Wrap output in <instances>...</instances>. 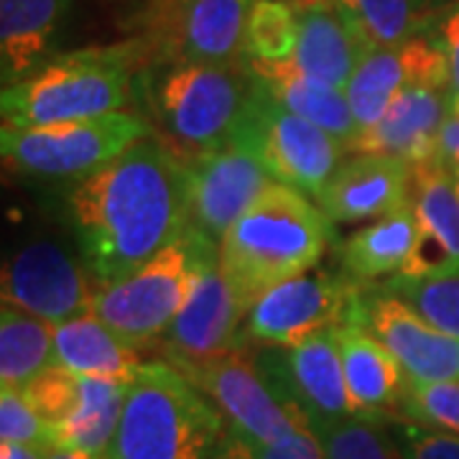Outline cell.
Returning a JSON list of instances; mask_svg holds the SVG:
<instances>
[{
	"instance_id": "1",
	"label": "cell",
	"mask_w": 459,
	"mask_h": 459,
	"mask_svg": "<svg viewBox=\"0 0 459 459\" xmlns=\"http://www.w3.org/2000/svg\"><path fill=\"white\" fill-rule=\"evenodd\" d=\"M69 220L100 289L126 279L189 225L186 164L151 133L77 181Z\"/></svg>"
},
{
	"instance_id": "2",
	"label": "cell",
	"mask_w": 459,
	"mask_h": 459,
	"mask_svg": "<svg viewBox=\"0 0 459 459\" xmlns=\"http://www.w3.org/2000/svg\"><path fill=\"white\" fill-rule=\"evenodd\" d=\"M327 214L273 181L217 246V263L247 309L281 281L312 271L332 238Z\"/></svg>"
},
{
	"instance_id": "3",
	"label": "cell",
	"mask_w": 459,
	"mask_h": 459,
	"mask_svg": "<svg viewBox=\"0 0 459 459\" xmlns=\"http://www.w3.org/2000/svg\"><path fill=\"white\" fill-rule=\"evenodd\" d=\"M146 69L138 39L51 56L29 77L3 87V128H31L126 110L135 74Z\"/></svg>"
},
{
	"instance_id": "4",
	"label": "cell",
	"mask_w": 459,
	"mask_h": 459,
	"mask_svg": "<svg viewBox=\"0 0 459 459\" xmlns=\"http://www.w3.org/2000/svg\"><path fill=\"white\" fill-rule=\"evenodd\" d=\"M228 431L222 411L169 362H146L131 383L110 459H212Z\"/></svg>"
},
{
	"instance_id": "5",
	"label": "cell",
	"mask_w": 459,
	"mask_h": 459,
	"mask_svg": "<svg viewBox=\"0 0 459 459\" xmlns=\"http://www.w3.org/2000/svg\"><path fill=\"white\" fill-rule=\"evenodd\" d=\"M250 87L246 59L161 65L156 82L148 84L151 133L192 164L232 138Z\"/></svg>"
},
{
	"instance_id": "6",
	"label": "cell",
	"mask_w": 459,
	"mask_h": 459,
	"mask_svg": "<svg viewBox=\"0 0 459 459\" xmlns=\"http://www.w3.org/2000/svg\"><path fill=\"white\" fill-rule=\"evenodd\" d=\"M217 261V243L186 225L177 240L135 268L126 279L102 286L92 314L123 340L148 350L161 342L197 286L202 271Z\"/></svg>"
},
{
	"instance_id": "7",
	"label": "cell",
	"mask_w": 459,
	"mask_h": 459,
	"mask_svg": "<svg viewBox=\"0 0 459 459\" xmlns=\"http://www.w3.org/2000/svg\"><path fill=\"white\" fill-rule=\"evenodd\" d=\"M151 135V123L131 110L65 120L31 128H3V164L36 179H84L113 161L135 141Z\"/></svg>"
},
{
	"instance_id": "8",
	"label": "cell",
	"mask_w": 459,
	"mask_h": 459,
	"mask_svg": "<svg viewBox=\"0 0 459 459\" xmlns=\"http://www.w3.org/2000/svg\"><path fill=\"white\" fill-rule=\"evenodd\" d=\"M235 133L250 143L273 179L312 197L322 195L347 153L342 141L283 108L255 80Z\"/></svg>"
},
{
	"instance_id": "9",
	"label": "cell",
	"mask_w": 459,
	"mask_h": 459,
	"mask_svg": "<svg viewBox=\"0 0 459 459\" xmlns=\"http://www.w3.org/2000/svg\"><path fill=\"white\" fill-rule=\"evenodd\" d=\"M360 283L327 271L301 273L268 289L247 309L246 340L271 350L296 347L332 327L358 325Z\"/></svg>"
},
{
	"instance_id": "10",
	"label": "cell",
	"mask_w": 459,
	"mask_h": 459,
	"mask_svg": "<svg viewBox=\"0 0 459 459\" xmlns=\"http://www.w3.org/2000/svg\"><path fill=\"white\" fill-rule=\"evenodd\" d=\"M255 0H151L138 39L151 65L238 62L247 13Z\"/></svg>"
},
{
	"instance_id": "11",
	"label": "cell",
	"mask_w": 459,
	"mask_h": 459,
	"mask_svg": "<svg viewBox=\"0 0 459 459\" xmlns=\"http://www.w3.org/2000/svg\"><path fill=\"white\" fill-rule=\"evenodd\" d=\"M100 286L82 253L59 238L39 235L13 250L3 265V304L18 307L49 325L92 312Z\"/></svg>"
},
{
	"instance_id": "12",
	"label": "cell",
	"mask_w": 459,
	"mask_h": 459,
	"mask_svg": "<svg viewBox=\"0 0 459 459\" xmlns=\"http://www.w3.org/2000/svg\"><path fill=\"white\" fill-rule=\"evenodd\" d=\"M181 376L210 395V401L222 411L228 427L243 434L250 444H279L291 437L299 424L309 421L304 411L286 403L276 394L258 358H250L243 347Z\"/></svg>"
},
{
	"instance_id": "13",
	"label": "cell",
	"mask_w": 459,
	"mask_h": 459,
	"mask_svg": "<svg viewBox=\"0 0 459 459\" xmlns=\"http://www.w3.org/2000/svg\"><path fill=\"white\" fill-rule=\"evenodd\" d=\"M258 365L276 394L304 411L309 424L360 416L344 377L340 327L325 329L281 352L261 355Z\"/></svg>"
},
{
	"instance_id": "14",
	"label": "cell",
	"mask_w": 459,
	"mask_h": 459,
	"mask_svg": "<svg viewBox=\"0 0 459 459\" xmlns=\"http://www.w3.org/2000/svg\"><path fill=\"white\" fill-rule=\"evenodd\" d=\"M189 174V225L220 246L240 214L273 184L258 153L232 133L228 143L186 164Z\"/></svg>"
},
{
	"instance_id": "15",
	"label": "cell",
	"mask_w": 459,
	"mask_h": 459,
	"mask_svg": "<svg viewBox=\"0 0 459 459\" xmlns=\"http://www.w3.org/2000/svg\"><path fill=\"white\" fill-rule=\"evenodd\" d=\"M247 307L225 279L220 263H210L199 276L189 301L161 337V352L171 368L186 373L243 347Z\"/></svg>"
},
{
	"instance_id": "16",
	"label": "cell",
	"mask_w": 459,
	"mask_h": 459,
	"mask_svg": "<svg viewBox=\"0 0 459 459\" xmlns=\"http://www.w3.org/2000/svg\"><path fill=\"white\" fill-rule=\"evenodd\" d=\"M413 84H434L449 90L446 51L439 33L431 29L395 47L373 49L355 69L344 87V95L350 100L358 131L377 123L385 108Z\"/></svg>"
},
{
	"instance_id": "17",
	"label": "cell",
	"mask_w": 459,
	"mask_h": 459,
	"mask_svg": "<svg viewBox=\"0 0 459 459\" xmlns=\"http://www.w3.org/2000/svg\"><path fill=\"white\" fill-rule=\"evenodd\" d=\"M358 325L394 352L413 383L459 380V337L434 327L394 291L377 289L362 296Z\"/></svg>"
},
{
	"instance_id": "18",
	"label": "cell",
	"mask_w": 459,
	"mask_h": 459,
	"mask_svg": "<svg viewBox=\"0 0 459 459\" xmlns=\"http://www.w3.org/2000/svg\"><path fill=\"white\" fill-rule=\"evenodd\" d=\"M411 204L419 238L398 276H459V192L452 169L442 159L411 169Z\"/></svg>"
},
{
	"instance_id": "19",
	"label": "cell",
	"mask_w": 459,
	"mask_h": 459,
	"mask_svg": "<svg viewBox=\"0 0 459 459\" xmlns=\"http://www.w3.org/2000/svg\"><path fill=\"white\" fill-rule=\"evenodd\" d=\"M449 115L452 105L446 87H406L377 117V123L358 133L350 153L391 156L411 169L434 161L439 159V133Z\"/></svg>"
},
{
	"instance_id": "20",
	"label": "cell",
	"mask_w": 459,
	"mask_h": 459,
	"mask_svg": "<svg viewBox=\"0 0 459 459\" xmlns=\"http://www.w3.org/2000/svg\"><path fill=\"white\" fill-rule=\"evenodd\" d=\"M316 202L332 222L380 220L411 202V166L391 156L355 153L340 164Z\"/></svg>"
},
{
	"instance_id": "21",
	"label": "cell",
	"mask_w": 459,
	"mask_h": 459,
	"mask_svg": "<svg viewBox=\"0 0 459 459\" xmlns=\"http://www.w3.org/2000/svg\"><path fill=\"white\" fill-rule=\"evenodd\" d=\"M299 16V39H296L294 62L309 77L344 90L355 69L370 54L352 21L337 5L327 0H312L294 5Z\"/></svg>"
},
{
	"instance_id": "22",
	"label": "cell",
	"mask_w": 459,
	"mask_h": 459,
	"mask_svg": "<svg viewBox=\"0 0 459 459\" xmlns=\"http://www.w3.org/2000/svg\"><path fill=\"white\" fill-rule=\"evenodd\" d=\"M347 388L360 411V416L391 419L401 411V401L409 385L395 355L362 325L340 327Z\"/></svg>"
},
{
	"instance_id": "23",
	"label": "cell",
	"mask_w": 459,
	"mask_h": 459,
	"mask_svg": "<svg viewBox=\"0 0 459 459\" xmlns=\"http://www.w3.org/2000/svg\"><path fill=\"white\" fill-rule=\"evenodd\" d=\"M247 69H250V77L261 84L271 98L279 100L291 113L301 115L316 123L319 128L332 133L350 151L360 131H358V123H355V115H352L344 90L314 80L291 59L289 62H247Z\"/></svg>"
},
{
	"instance_id": "24",
	"label": "cell",
	"mask_w": 459,
	"mask_h": 459,
	"mask_svg": "<svg viewBox=\"0 0 459 459\" xmlns=\"http://www.w3.org/2000/svg\"><path fill=\"white\" fill-rule=\"evenodd\" d=\"M54 347L56 362L82 377L131 385L146 365L141 358L143 350L123 340L92 312L54 325Z\"/></svg>"
},
{
	"instance_id": "25",
	"label": "cell",
	"mask_w": 459,
	"mask_h": 459,
	"mask_svg": "<svg viewBox=\"0 0 459 459\" xmlns=\"http://www.w3.org/2000/svg\"><path fill=\"white\" fill-rule=\"evenodd\" d=\"M74 0H0L3 87L49 62V51Z\"/></svg>"
},
{
	"instance_id": "26",
	"label": "cell",
	"mask_w": 459,
	"mask_h": 459,
	"mask_svg": "<svg viewBox=\"0 0 459 459\" xmlns=\"http://www.w3.org/2000/svg\"><path fill=\"white\" fill-rule=\"evenodd\" d=\"M416 238L419 222L411 202L380 220H373V225L358 230L344 240L340 255L347 279L355 283H373L391 273L398 276L409 263Z\"/></svg>"
},
{
	"instance_id": "27",
	"label": "cell",
	"mask_w": 459,
	"mask_h": 459,
	"mask_svg": "<svg viewBox=\"0 0 459 459\" xmlns=\"http://www.w3.org/2000/svg\"><path fill=\"white\" fill-rule=\"evenodd\" d=\"M126 383L80 376V395L65 421L51 427L54 446L80 449L92 457H108L128 395Z\"/></svg>"
},
{
	"instance_id": "28",
	"label": "cell",
	"mask_w": 459,
	"mask_h": 459,
	"mask_svg": "<svg viewBox=\"0 0 459 459\" xmlns=\"http://www.w3.org/2000/svg\"><path fill=\"white\" fill-rule=\"evenodd\" d=\"M56 365L54 325L3 304L0 309V385L26 388L33 377Z\"/></svg>"
},
{
	"instance_id": "29",
	"label": "cell",
	"mask_w": 459,
	"mask_h": 459,
	"mask_svg": "<svg viewBox=\"0 0 459 459\" xmlns=\"http://www.w3.org/2000/svg\"><path fill=\"white\" fill-rule=\"evenodd\" d=\"M291 5L312 0H289ZM365 36L370 49L395 47L429 31L431 0H327Z\"/></svg>"
},
{
	"instance_id": "30",
	"label": "cell",
	"mask_w": 459,
	"mask_h": 459,
	"mask_svg": "<svg viewBox=\"0 0 459 459\" xmlns=\"http://www.w3.org/2000/svg\"><path fill=\"white\" fill-rule=\"evenodd\" d=\"M299 39V16L289 0H255L247 13L243 56L247 62H289Z\"/></svg>"
},
{
	"instance_id": "31",
	"label": "cell",
	"mask_w": 459,
	"mask_h": 459,
	"mask_svg": "<svg viewBox=\"0 0 459 459\" xmlns=\"http://www.w3.org/2000/svg\"><path fill=\"white\" fill-rule=\"evenodd\" d=\"M327 459H403L398 452L388 419L352 416L342 421L312 424Z\"/></svg>"
},
{
	"instance_id": "32",
	"label": "cell",
	"mask_w": 459,
	"mask_h": 459,
	"mask_svg": "<svg viewBox=\"0 0 459 459\" xmlns=\"http://www.w3.org/2000/svg\"><path fill=\"white\" fill-rule=\"evenodd\" d=\"M385 289L409 301L434 327H439L452 337H459V276H442V279L394 276L385 283Z\"/></svg>"
},
{
	"instance_id": "33",
	"label": "cell",
	"mask_w": 459,
	"mask_h": 459,
	"mask_svg": "<svg viewBox=\"0 0 459 459\" xmlns=\"http://www.w3.org/2000/svg\"><path fill=\"white\" fill-rule=\"evenodd\" d=\"M401 416L424 427L459 434V380H439V383L409 380L401 401Z\"/></svg>"
},
{
	"instance_id": "34",
	"label": "cell",
	"mask_w": 459,
	"mask_h": 459,
	"mask_svg": "<svg viewBox=\"0 0 459 459\" xmlns=\"http://www.w3.org/2000/svg\"><path fill=\"white\" fill-rule=\"evenodd\" d=\"M23 395L29 398L33 409L41 413V419L56 427L59 421H65L66 413L74 409L77 395H80V376H74L72 370H66L65 365H51L41 376H36L21 388Z\"/></svg>"
},
{
	"instance_id": "35",
	"label": "cell",
	"mask_w": 459,
	"mask_h": 459,
	"mask_svg": "<svg viewBox=\"0 0 459 459\" xmlns=\"http://www.w3.org/2000/svg\"><path fill=\"white\" fill-rule=\"evenodd\" d=\"M0 442L56 449L51 427L21 388H0Z\"/></svg>"
},
{
	"instance_id": "36",
	"label": "cell",
	"mask_w": 459,
	"mask_h": 459,
	"mask_svg": "<svg viewBox=\"0 0 459 459\" xmlns=\"http://www.w3.org/2000/svg\"><path fill=\"white\" fill-rule=\"evenodd\" d=\"M388 429L403 459H459V434L416 424L406 416H391Z\"/></svg>"
},
{
	"instance_id": "37",
	"label": "cell",
	"mask_w": 459,
	"mask_h": 459,
	"mask_svg": "<svg viewBox=\"0 0 459 459\" xmlns=\"http://www.w3.org/2000/svg\"><path fill=\"white\" fill-rule=\"evenodd\" d=\"M258 459H327L322 439L309 421L299 424L291 437L279 444H253Z\"/></svg>"
},
{
	"instance_id": "38",
	"label": "cell",
	"mask_w": 459,
	"mask_h": 459,
	"mask_svg": "<svg viewBox=\"0 0 459 459\" xmlns=\"http://www.w3.org/2000/svg\"><path fill=\"white\" fill-rule=\"evenodd\" d=\"M437 33L442 39L449 62V105H452V115L459 117V0L439 16Z\"/></svg>"
},
{
	"instance_id": "39",
	"label": "cell",
	"mask_w": 459,
	"mask_h": 459,
	"mask_svg": "<svg viewBox=\"0 0 459 459\" xmlns=\"http://www.w3.org/2000/svg\"><path fill=\"white\" fill-rule=\"evenodd\" d=\"M212 459H258L253 444L247 442L243 434H238L235 429L228 427L225 437L220 439L217 449H214Z\"/></svg>"
},
{
	"instance_id": "40",
	"label": "cell",
	"mask_w": 459,
	"mask_h": 459,
	"mask_svg": "<svg viewBox=\"0 0 459 459\" xmlns=\"http://www.w3.org/2000/svg\"><path fill=\"white\" fill-rule=\"evenodd\" d=\"M439 159L449 169H459V117L449 115L439 133Z\"/></svg>"
},
{
	"instance_id": "41",
	"label": "cell",
	"mask_w": 459,
	"mask_h": 459,
	"mask_svg": "<svg viewBox=\"0 0 459 459\" xmlns=\"http://www.w3.org/2000/svg\"><path fill=\"white\" fill-rule=\"evenodd\" d=\"M51 449L47 446H29V444L0 442V459H47Z\"/></svg>"
},
{
	"instance_id": "42",
	"label": "cell",
	"mask_w": 459,
	"mask_h": 459,
	"mask_svg": "<svg viewBox=\"0 0 459 459\" xmlns=\"http://www.w3.org/2000/svg\"><path fill=\"white\" fill-rule=\"evenodd\" d=\"M47 459H110V457H92V455L80 452V449H65V446H56V449H51V455Z\"/></svg>"
},
{
	"instance_id": "43",
	"label": "cell",
	"mask_w": 459,
	"mask_h": 459,
	"mask_svg": "<svg viewBox=\"0 0 459 459\" xmlns=\"http://www.w3.org/2000/svg\"><path fill=\"white\" fill-rule=\"evenodd\" d=\"M452 174H455V181H457V192H459V169H452Z\"/></svg>"
}]
</instances>
